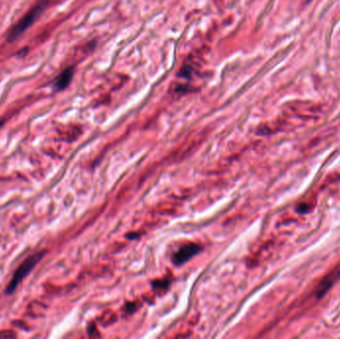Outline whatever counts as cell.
<instances>
[{
  "label": "cell",
  "instance_id": "1",
  "mask_svg": "<svg viewBox=\"0 0 340 339\" xmlns=\"http://www.w3.org/2000/svg\"><path fill=\"white\" fill-rule=\"evenodd\" d=\"M48 0H42L41 2L37 3L34 7H32L21 19L19 22H17L12 29L9 31L6 40L9 43L14 42L17 40L20 36L24 34V32L29 29L33 23L37 20V18L43 13V11L46 9L48 5Z\"/></svg>",
  "mask_w": 340,
  "mask_h": 339
},
{
  "label": "cell",
  "instance_id": "2",
  "mask_svg": "<svg viewBox=\"0 0 340 339\" xmlns=\"http://www.w3.org/2000/svg\"><path fill=\"white\" fill-rule=\"evenodd\" d=\"M46 251H40L35 254L29 256L27 258L24 260V262L18 266L16 272H14L10 282L5 288L6 294H11L15 292V290L18 288V286L21 284V282L29 274V272L34 268V266L41 260V258L45 256Z\"/></svg>",
  "mask_w": 340,
  "mask_h": 339
},
{
  "label": "cell",
  "instance_id": "3",
  "mask_svg": "<svg viewBox=\"0 0 340 339\" xmlns=\"http://www.w3.org/2000/svg\"><path fill=\"white\" fill-rule=\"evenodd\" d=\"M340 278V262L336 264L318 284L314 290V294L316 298H322L324 296L332 286Z\"/></svg>",
  "mask_w": 340,
  "mask_h": 339
},
{
  "label": "cell",
  "instance_id": "4",
  "mask_svg": "<svg viewBox=\"0 0 340 339\" xmlns=\"http://www.w3.org/2000/svg\"><path fill=\"white\" fill-rule=\"evenodd\" d=\"M201 250V247L196 245V244H187L185 246H183L182 248H180L176 254L173 256V262L177 266L184 264L185 262H187L188 260H190L193 256L198 254Z\"/></svg>",
  "mask_w": 340,
  "mask_h": 339
},
{
  "label": "cell",
  "instance_id": "5",
  "mask_svg": "<svg viewBox=\"0 0 340 339\" xmlns=\"http://www.w3.org/2000/svg\"><path fill=\"white\" fill-rule=\"evenodd\" d=\"M74 77V67H68L65 69L53 83V90L55 92H61L66 90L71 84Z\"/></svg>",
  "mask_w": 340,
  "mask_h": 339
},
{
  "label": "cell",
  "instance_id": "6",
  "mask_svg": "<svg viewBox=\"0 0 340 339\" xmlns=\"http://www.w3.org/2000/svg\"><path fill=\"white\" fill-rule=\"evenodd\" d=\"M3 124H4V122H3V120H0V128H1Z\"/></svg>",
  "mask_w": 340,
  "mask_h": 339
}]
</instances>
